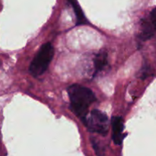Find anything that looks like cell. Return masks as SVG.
Instances as JSON below:
<instances>
[{"mask_svg": "<svg viewBox=\"0 0 156 156\" xmlns=\"http://www.w3.org/2000/svg\"><path fill=\"white\" fill-rule=\"evenodd\" d=\"M112 124V138L113 141L117 145H121L123 143V121L122 117H113L111 120Z\"/></svg>", "mask_w": 156, "mask_h": 156, "instance_id": "obj_4", "label": "cell"}, {"mask_svg": "<svg viewBox=\"0 0 156 156\" xmlns=\"http://www.w3.org/2000/svg\"><path fill=\"white\" fill-rule=\"evenodd\" d=\"M72 108L77 116L85 117L88 109L96 100L91 90L80 85H73L68 88Z\"/></svg>", "mask_w": 156, "mask_h": 156, "instance_id": "obj_1", "label": "cell"}, {"mask_svg": "<svg viewBox=\"0 0 156 156\" xmlns=\"http://www.w3.org/2000/svg\"><path fill=\"white\" fill-rule=\"evenodd\" d=\"M85 124L91 132L97 133L101 135H107L109 129V120L105 113L93 110L90 115L84 121Z\"/></svg>", "mask_w": 156, "mask_h": 156, "instance_id": "obj_3", "label": "cell"}, {"mask_svg": "<svg viewBox=\"0 0 156 156\" xmlns=\"http://www.w3.org/2000/svg\"><path fill=\"white\" fill-rule=\"evenodd\" d=\"M149 19H150V21L156 26V8H155V9L152 11V12H151L150 18H149Z\"/></svg>", "mask_w": 156, "mask_h": 156, "instance_id": "obj_9", "label": "cell"}, {"mask_svg": "<svg viewBox=\"0 0 156 156\" xmlns=\"http://www.w3.org/2000/svg\"><path fill=\"white\" fill-rule=\"evenodd\" d=\"M156 31V26L150 19L144 20L142 24L141 33L140 34V37L142 41H146L149 40L155 34Z\"/></svg>", "mask_w": 156, "mask_h": 156, "instance_id": "obj_5", "label": "cell"}, {"mask_svg": "<svg viewBox=\"0 0 156 156\" xmlns=\"http://www.w3.org/2000/svg\"><path fill=\"white\" fill-rule=\"evenodd\" d=\"M91 143H92L93 148H94V151H95L96 155L98 156H104L105 151H104V149L101 147L100 144L98 143L97 140H96L95 139H92V140H91Z\"/></svg>", "mask_w": 156, "mask_h": 156, "instance_id": "obj_8", "label": "cell"}, {"mask_svg": "<svg viewBox=\"0 0 156 156\" xmlns=\"http://www.w3.org/2000/svg\"><path fill=\"white\" fill-rule=\"evenodd\" d=\"M53 53L54 50L50 43L44 44L30 63L29 68L30 74L34 77L44 74L53 59Z\"/></svg>", "mask_w": 156, "mask_h": 156, "instance_id": "obj_2", "label": "cell"}, {"mask_svg": "<svg viewBox=\"0 0 156 156\" xmlns=\"http://www.w3.org/2000/svg\"><path fill=\"white\" fill-rule=\"evenodd\" d=\"M70 4L73 5V9H74L75 14L76 16V20H77V24L78 25H82V24H86L87 20L85 18V15H84L83 12H82V9L78 4L76 0H69Z\"/></svg>", "mask_w": 156, "mask_h": 156, "instance_id": "obj_7", "label": "cell"}, {"mask_svg": "<svg viewBox=\"0 0 156 156\" xmlns=\"http://www.w3.org/2000/svg\"><path fill=\"white\" fill-rule=\"evenodd\" d=\"M108 65V53L105 51H101L96 55L94 60V76L100 73Z\"/></svg>", "mask_w": 156, "mask_h": 156, "instance_id": "obj_6", "label": "cell"}]
</instances>
